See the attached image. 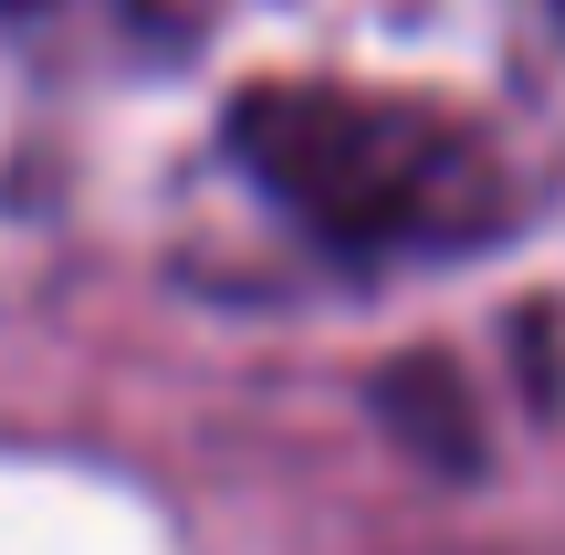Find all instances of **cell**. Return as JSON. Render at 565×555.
I'll list each match as a JSON object with an SVG mask.
<instances>
[{"label":"cell","instance_id":"2","mask_svg":"<svg viewBox=\"0 0 565 555\" xmlns=\"http://www.w3.org/2000/svg\"><path fill=\"white\" fill-rule=\"evenodd\" d=\"M0 11H32V21H116V32H200L210 11L231 0H0Z\"/></svg>","mask_w":565,"mask_h":555},{"label":"cell","instance_id":"1","mask_svg":"<svg viewBox=\"0 0 565 555\" xmlns=\"http://www.w3.org/2000/svg\"><path fill=\"white\" fill-rule=\"evenodd\" d=\"M242 158L263 168L315 231L356 252H450L503 221L492 147L461 116L345 84H273L242 105Z\"/></svg>","mask_w":565,"mask_h":555},{"label":"cell","instance_id":"3","mask_svg":"<svg viewBox=\"0 0 565 555\" xmlns=\"http://www.w3.org/2000/svg\"><path fill=\"white\" fill-rule=\"evenodd\" d=\"M555 11H565V0H555Z\"/></svg>","mask_w":565,"mask_h":555}]
</instances>
